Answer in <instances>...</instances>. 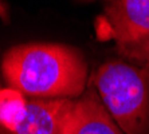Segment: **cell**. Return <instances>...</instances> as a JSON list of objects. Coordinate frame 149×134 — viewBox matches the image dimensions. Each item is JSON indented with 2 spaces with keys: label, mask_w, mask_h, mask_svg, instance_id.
Instances as JSON below:
<instances>
[{
  "label": "cell",
  "mask_w": 149,
  "mask_h": 134,
  "mask_svg": "<svg viewBox=\"0 0 149 134\" xmlns=\"http://www.w3.org/2000/svg\"><path fill=\"white\" fill-rule=\"evenodd\" d=\"M12 89L39 98L81 97L87 66L77 50L61 44L30 43L8 50L1 63Z\"/></svg>",
  "instance_id": "cell-1"
},
{
  "label": "cell",
  "mask_w": 149,
  "mask_h": 134,
  "mask_svg": "<svg viewBox=\"0 0 149 134\" xmlns=\"http://www.w3.org/2000/svg\"><path fill=\"white\" fill-rule=\"evenodd\" d=\"M91 86L124 134H149V72L122 60L100 66Z\"/></svg>",
  "instance_id": "cell-2"
},
{
  "label": "cell",
  "mask_w": 149,
  "mask_h": 134,
  "mask_svg": "<svg viewBox=\"0 0 149 134\" xmlns=\"http://www.w3.org/2000/svg\"><path fill=\"white\" fill-rule=\"evenodd\" d=\"M97 34L114 42L122 62L149 72V0L108 1Z\"/></svg>",
  "instance_id": "cell-3"
},
{
  "label": "cell",
  "mask_w": 149,
  "mask_h": 134,
  "mask_svg": "<svg viewBox=\"0 0 149 134\" xmlns=\"http://www.w3.org/2000/svg\"><path fill=\"white\" fill-rule=\"evenodd\" d=\"M61 134H124L93 86L71 101L62 121Z\"/></svg>",
  "instance_id": "cell-4"
},
{
  "label": "cell",
  "mask_w": 149,
  "mask_h": 134,
  "mask_svg": "<svg viewBox=\"0 0 149 134\" xmlns=\"http://www.w3.org/2000/svg\"><path fill=\"white\" fill-rule=\"evenodd\" d=\"M71 101L67 98L28 101L24 119L12 134H61L63 117Z\"/></svg>",
  "instance_id": "cell-5"
},
{
  "label": "cell",
  "mask_w": 149,
  "mask_h": 134,
  "mask_svg": "<svg viewBox=\"0 0 149 134\" xmlns=\"http://www.w3.org/2000/svg\"><path fill=\"white\" fill-rule=\"evenodd\" d=\"M28 101L19 90L7 87L0 90V126L7 133H14L23 122Z\"/></svg>",
  "instance_id": "cell-6"
},
{
  "label": "cell",
  "mask_w": 149,
  "mask_h": 134,
  "mask_svg": "<svg viewBox=\"0 0 149 134\" xmlns=\"http://www.w3.org/2000/svg\"><path fill=\"white\" fill-rule=\"evenodd\" d=\"M6 133H7V131H6V130L3 129V127L0 126V134H6Z\"/></svg>",
  "instance_id": "cell-7"
}]
</instances>
